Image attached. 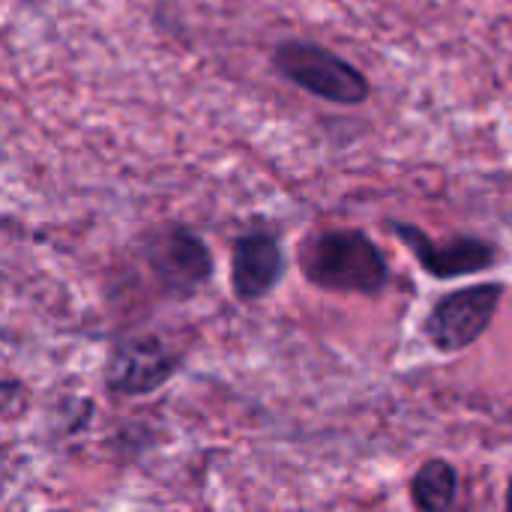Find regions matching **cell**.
Segmentation results:
<instances>
[{"label":"cell","mask_w":512,"mask_h":512,"mask_svg":"<svg viewBox=\"0 0 512 512\" xmlns=\"http://www.w3.org/2000/svg\"><path fill=\"white\" fill-rule=\"evenodd\" d=\"M456 492H459L456 468L450 462H441V459L423 465L417 471V477H414V486H411L414 504L426 512H438L453 507Z\"/></svg>","instance_id":"8"},{"label":"cell","mask_w":512,"mask_h":512,"mask_svg":"<svg viewBox=\"0 0 512 512\" xmlns=\"http://www.w3.org/2000/svg\"><path fill=\"white\" fill-rule=\"evenodd\" d=\"M285 273V255L270 231H249L231 252V288L243 303L267 297Z\"/></svg>","instance_id":"6"},{"label":"cell","mask_w":512,"mask_h":512,"mask_svg":"<svg viewBox=\"0 0 512 512\" xmlns=\"http://www.w3.org/2000/svg\"><path fill=\"white\" fill-rule=\"evenodd\" d=\"M501 294H504L501 285H474L444 297L426 321V336L438 351L468 348L492 324Z\"/></svg>","instance_id":"5"},{"label":"cell","mask_w":512,"mask_h":512,"mask_svg":"<svg viewBox=\"0 0 512 512\" xmlns=\"http://www.w3.org/2000/svg\"><path fill=\"white\" fill-rule=\"evenodd\" d=\"M396 234L414 249L420 264L438 279L477 273V270H486L495 261L492 246L483 243V240H456V243H447V246H435L423 231H417L411 225H396Z\"/></svg>","instance_id":"7"},{"label":"cell","mask_w":512,"mask_h":512,"mask_svg":"<svg viewBox=\"0 0 512 512\" xmlns=\"http://www.w3.org/2000/svg\"><path fill=\"white\" fill-rule=\"evenodd\" d=\"M507 507L512 510V486H510V495H507Z\"/></svg>","instance_id":"10"},{"label":"cell","mask_w":512,"mask_h":512,"mask_svg":"<svg viewBox=\"0 0 512 512\" xmlns=\"http://www.w3.org/2000/svg\"><path fill=\"white\" fill-rule=\"evenodd\" d=\"M180 369V357L159 336L123 339L105 363V387L114 396L141 399L162 390Z\"/></svg>","instance_id":"4"},{"label":"cell","mask_w":512,"mask_h":512,"mask_svg":"<svg viewBox=\"0 0 512 512\" xmlns=\"http://www.w3.org/2000/svg\"><path fill=\"white\" fill-rule=\"evenodd\" d=\"M27 408V387L18 381H0V417H15Z\"/></svg>","instance_id":"9"},{"label":"cell","mask_w":512,"mask_h":512,"mask_svg":"<svg viewBox=\"0 0 512 512\" xmlns=\"http://www.w3.org/2000/svg\"><path fill=\"white\" fill-rule=\"evenodd\" d=\"M144 258L162 291L177 300L192 297L213 276V255L207 243L183 225H165L150 234Z\"/></svg>","instance_id":"3"},{"label":"cell","mask_w":512,"mask_h":512,"mask_svg":"<svg viewBox=\"0 0 512 512\" xmlns=\"http://www.w3.org/2000/svg\"><path fill=\"white\" fill-rule=\"evenodd\" d=\"M273 66L285 81L303 87L306 93L318 99H327L336 105H360L369 99L366 75L321 45L288 39L273 51Z\"/></svg>","instance_id":"2"},{"label":"cell","mask_w":512,"mask_h":512,"mask_svg":"<svg viewBox=\"0 0 512 512\" xmlns=\"http://www.w3.org/2000/svg\"><path fill=\"white\" fill-rule=\"evenodd\" d=\"M300 267L324 291L375 294L390 279L381 249L360 231H327L306 240Z\"/></svg>","instance_id":"1"}]
</instances>
